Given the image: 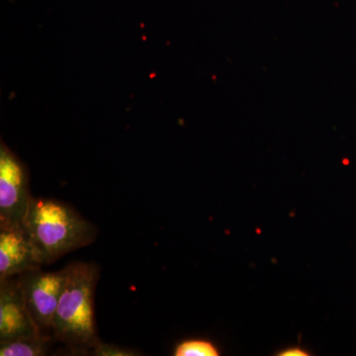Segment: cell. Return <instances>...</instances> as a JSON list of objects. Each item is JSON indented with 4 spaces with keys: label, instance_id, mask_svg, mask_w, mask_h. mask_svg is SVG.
Masks as SVG:
<instances>
[{
    "label": "cell",
    "instance_id": "1",
    "mask_svg": "<svg viewBox=\"0 0 356 356\" xmlns=\"http://www.w3.org/2000/svg\"><path fill=\"white\" fill-rule=\"evenodd\" d=\"M65 270L51 332L72 355H88L100 341L95 317V293L100 266L95 262L76 261L65 266Z\"/></svg>",
    "mask_w": 356,
    "mask_h": 356
},
{
    "label": "cell",
    "instance_id": "2",
    "mask_svg": "<svg viewBox=\"0 0 356 356\" xmlns=\"http://www.w3.org/2000/svg\"><path fill=\"white\" fill-rule=\"evenodd\" d=\"M24 228L41 266L95 242L98 229L62 201L33 197Z\"/></svg>",
    "mask_w": 356,
    "mask_h": 356
},
{
    "label": "cell",
    "instance_id": "3",
    "mask_svg": "<svg viewBox=\"0 0 356 356\" xmlns=\"http://www.w3.org/2000/svg\"><path fill=\"white\" fill-rule=\"evenodd\" d=\"M29 170L3 140L0 142V226L24 225L33 196Z\"/></svg>",
    "mask_w": 356,
    "mask_h": 356
},
{
    "label": "cell",
    "instance_id": "4",
    "mask_svg": "<svg viewBox=\"0 0 356 356\" xmlns=\"http://www.w3.org/2000/svg\"><path fill=\"white\" fill-rule=\"evenodd\" d=\"M65 275V267L60 271H42L37 268L17 275L28 311L43 334L51 331Z\"/></svg>",
    "mask_w": 356,
    "mask_h": 356
},
{
    "label": "cell",
    "instance_id": "5",
    "mask_svg": "<svg viewBox=\"0 0 356 356\" xmlns=\"http://www.w3.org/2000/svg\"><path fill=\"white\" fill-rule=\"evenodd\" d=\"M42 334L26 306L18 276L0 280V343Z\"/></svg>",
    "mask_w": 356,
    "mask_h": 356
},
{
    "label": "cell",
    "instance_id": "6",
    "mask_svg": "<svg viewBox=\"0 0 356 356\" xmlns=\"http://www.w3.org/2000/svg\"><path fill=\"white\" fill-rule=\"evenodd\" d=\"M23 226H0V280L41 268Z\"/></svg>",
    "mask_w": 356,
    "mask_h": 356
},
{
    "label": "cell",
    "instance_id": "7",
    "mask_svg": "<svg viewBox=\"0 0 356 356\" xmlns=\"http://www.w3.org/2000/svg\"><path fill=\"white\" fill-rule=\"evenodd\" d=\"M54 341L57 339L53 334H38L14 341L0 343L1 356H43L50 353Z\"/></svg>",
    "mask_w": 356,
    "mask_h": 356
},
{
    "label": "cell",
    "instance_id": "8",
    "mask_svg": "<svg viewBox=\"0 0 356 356\" xmlns=\"http://www.w3.org/2000/svg\"><path fill=\"white\" fill-rule=\"evenodd\" d=\"M219 348L207 339H187L175 346V356H219Z\"/></svg>",
    "mask_w": 356,
    "mask_h": 356
},
{
    "label": "cell",
    "instance_id": "9",
    "mask_svg": "<svg viewBox=\"0 0 356 356\" xmlns=\"http://www.w3.org/2000/svg\"><path fill=\"white\" fill-rule=\"evenodd\" d=\"M91 355L96 356H135L140 355L138 351L122 348L117 344L103 343L99 341L93 348Z\"/></svg>",
    "mask_w": 356,
    "mask_h": 356
},
{
    "label": "cell",
    "instance_id": "10",
    "mask_svg": "<svg viewBox=\"0 0 356 356\" xmlns=\"http://www.w3.org/2000/svg\"><path fill=\"white\" fill-rule=\"evenodd\" d=\"M277 356H309L311 353L301 346H288L275 353Z\"/></svg>",
    "mask_w": 356,
    "mask_h": 356
}]
</instances>
